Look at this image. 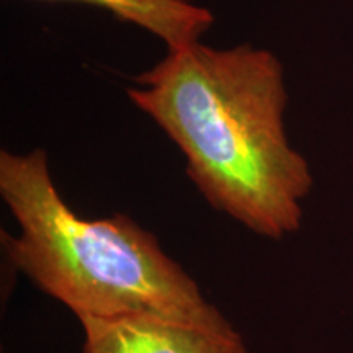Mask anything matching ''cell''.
I'll use <instances>...</instances> for the list:
<instances>
[{"instance_id":"obj_3","label":"cell","mask_w":353,"mask_h":353,"mask_svg":"<svg viewBox=\"0 0 353 353\" xmlns=\"http://www.w3.org/2000/svg\"><path fill=\"white\" fill-rule=\"evenodd\" d=\"M82 353H247L239 332H218L154 316L79 317Z\"/></svg>"},{"instance_id":"obj_1","label":"cell","mask_w":353,"mask_h":353,"mask_svg":"<svg viewBox=\"0 0 353 353\" xmlns=\"http://www.w3.org/2000/svg\"><path fill=\"white\" fill-rule=\"evenodd\" d=\"M134 82L130 100L179 145L216 211L268 239L298 231L314 180L286 138L288 94L273 52L195 43L169 51Z\"/></svg>"},{"instance_id":"obj_2","label":"cell","mask_w":353,"mask_h":353,"mask_svg":"<svg viewBox=\"0 0 353 353\" xmlns=\"http://www.w3.org/2000/svg\"><path fill=\"white\" fill-rule=\"evenodd\" d=\"M0 195L20 228L19 237L2 232L8 262L77 317L154 316L237 332L154 234L125 214L79 218L43 149L0 152Z\"/></svg>"},{"instance_id":"obj_4","label":"cell","mask_w":353,"mask_h":353,"mask_svg":"<svg viewBox=\"0 0 353 353\" xmlns=\"http://www.w3.org/2000/svg\"><path fill=\"white\" fill-rule=\"evenodd\" d=\"M43 2H81L107 8L118 19L148 30L167 44L169 51L200 43L213 25L208 8L190 0H43Z\"/></svg>"}]
</instances>
